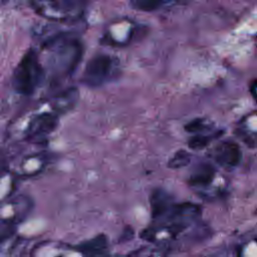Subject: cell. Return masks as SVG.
<instances>
[{"mask_svg": "<svg viewBox=\"0 0 257 257\" xmlns=\"http://www.w3.org/2000/svg\"><path fill=\"white\" fill-rule=\"evenodd\" d=\"M31 6L38 15L55 22L76 20L84 10L82 0H31Z\"/></svg>", "mask_w": 257, "mask_h": 257, "instance_id": "cell-3", "label": "cell"}, {"mask_svg": "<svg viewBox=\"0 0 257 257\" xmlns=\"http://www.w3.org/2000/svg\"><path fill=\"white\" fill-rule=\"evenodd\" d=\"M76 98H77V90L73 88L69 89L57 97L56 106H58L59 108L68 107L70 104L75 102Z\"/></svg>", "mask_w": 257, "mask_h": 257, "instance_id": "cell-12", "label": "cell"}, {"mask_svg": "<svg viewBox=\"0 0 257 257\" xmlns=\"http://www.w3.org/2000/svg\"><path fill=\"white\" fill-rule=\"evenodd\" d=\"M57 123V118L51 113H43L36 116L30 123L29 128L34 135H44L52 131Z\"/></svg>", "mask_w": 257, "mask_h": 257, "instance_id": "cell-8", "label": "cell"}, {"mask_svg": "<svg viewBox=\"0 0 257 257\" xmlns=\"http://www.w3.org/2000/svg\"><path fill=\"white\" fill-rule=\"evenodd\" d=\"M51 53L48 67L57 75H67L77 67L82 56V45L76 39L57 37L47 43Z\"/></svg>", "mask_w": 257, "mask_h": 257, "instance_id": "cell-1", "label": "cell"}, {"mask_svg": "<svg viewBox=\"0 0 257 257\" xmlns=\"http://www.w3.org/2000/svg\"><path fill=\"white\" fill-rule=\"evenodd\" d=\"M43 73L37 54L33 50H28L14 70L12 85L18 93L31 94L42 80Z\"/></svg>", "mask_w": 257, "mask_h": 257, "instance_id": "cell-2", "label": "cell"}, {"mask_svg": "<svg viewBox=\"0 0 257 257\" xmlns=\"http://www.w3.org/2000/svg\"><path fill=\"white\" fill-rule=\"evenodd\" d=\"M210 140L211 139L209 137L198 134L190 139L188 145H189V148H191L193 150H202L209 145Z\"/></svg>", "mask_w": 257, "mask_h": 257, "instance_id": "cell-13", "label": "cell"}, {"mask_svg": "<svg viewBox=\"0 0 257 257\" xmlns=\"http://www.w3.org/2000/svg\"><path fill=\"white\" fill-rule=\"evenodd\" d=\"M215 176V170L210 164H199L189 179L193 186H207Z\"/></svg>", "mask_w": 257, "mask_h": 257, "instance_id": "cell-7", "label": "cell"}, {"mask_svg": "<svg viewBox=\"0 0 257 257\" xmlns=\"http://www.w3.org/2000/svg\"><path fill=\"white\" fill-rule=\"evenodd\" d=\"M170 196L163 190H156L151 196L152 215L154 218H159L171 210Z\"/></svg>", "mask_w": 257, "mask_h": 257, "instance_id": "cell-6", "label": "cell"}, {"mask_svg": "<svg viewBox=\"0 0 257 257\" xmlns=\"http://www.w3.org/2000/svg\"><path fill=\"white\" fill-rule=\"evenodd\" d=\"M116 66V59L107 54H98L86 63L82 81L91 87L100 86L112 78Z\"/></svg>", "mask_w": 257, "mask_h": 257, "instance_id": "cell-4", "label": "cell"}, {"mask_svg": "<svg viewBox=\"0 0 257 257\" xmlns=\"http://www.w3.org/2000/svg\"><path fill=\"white\" fill-rule=\"evenodd\" d=\"M172 0H134L133 6L141 11H155L166 6Z\"/></svg>", "mask_w": 257, "mask_h": 257, "instance_id": "cell-9", "label": "cell"}, {"mask_svg": "<svg viewBox=\"0 0 257 257\" xmlns=\"http://www.w3.org/2000/svg\"><path fill=\"white\" fill-rule=\"evenodd\" d=\"M191 161V155L185 151L180 150L174 154L168 163V167L171 169H180L187 166Z\"/></svg>", "mask_w": 257, "mask_h": 257, "instance_id": "cell-11", "label": "cell"}, {"mask_svg": "<svg viewBox=\"0 0 257 257\" xmlns=\"http://www.w3.org/2000/svg\"><path fill=\"white\" fill-rule=\"evenodd\" d=\"M200 207L192 203H183L171 207V213L175 217H184V216H193L199 214Z\"/></svg>", "mask_w": 257, "mask_h": 257, "instance_id": "cell-10", "label": "cell"}, {"mask_svg": "<svg viewBox=\"0 0 257 257\" xmlns=\"http://www.w3.org/2000/svg\"><path fill=\"white\" fill-rule=\"evenodd\" d=\"M206 124L204 122V119L202 118H196L192 121H190L189 123L186 124L185 130L189 133H199L202 132L203 130H205Z\"/></svg>", "mask_w": 257, "mask_h": 257, "instance_id": "cell-14", "label": "cell"}, {"mask_svg": "<svg viewBox=\"0 0 257 257\" xmlns=\"http://www.w3.org/2000/svg\"><path fill=\"white\" fill-rule=\"evenodd\" d=\"M242 153L239 146L231 141H226L216 149V162L221 166L235 167L241 161Z\"/></svg>", "mask_w": 257, "mask_h": 257, "instance_id": "cell-5", "label": "cell"}]
</instances>
